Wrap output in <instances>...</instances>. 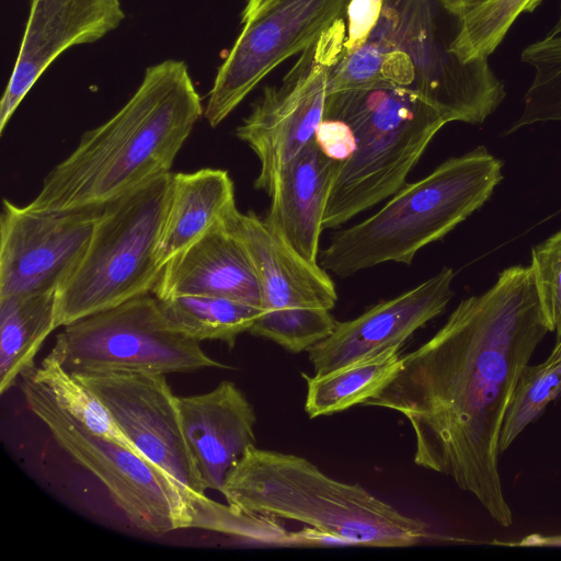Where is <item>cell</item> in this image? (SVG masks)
Here are the masks:
<instances>
[{
  "label": "cell",
  "instance_id": "6da1fadb",
  "mask_svg": "<svg viewBox=\"0 0 561 561\" xmlns=\"http://www.w3.org/2000/svg\"><path fill=\"white\" fill-rule=\"evenodd\" d=\"M550 332L530 266L503 270L463 299L366 407L402 414L416 466L450 477L501 526L513 524L499 470L500 434L524 368Z\"/></svg>",
  "mask_w": 561,
  "mask_h": 561
},
{
  "label": "cell",
  "instance_id": "7a4b0ae2",
  "mask_svg": "<svg viewBox=\"0 0 561 561\" xmlns=\"http://www.w3.org/2000/svg\"><path fill=\"white\" fill-rule=\"evenodd\" d=\"M202 115V100L184 61L167 59L148 67L126 104L82 134L27 206L61 210L104 205L169 173Z\"/></svg>",
  "mask_w": 561,
  "mask_h": 561
},
{
  "label": "cell",
  "instance_id": "3957f363",
  "mask_svg": "<svg viewBox=\"0 0 561 561\" xmlns=\"http://www.w3.org/2000/svg\"><path fill=\"white\" fill-rule=\"evenodd\" d=\"M239 512L299 522L343 543L396 548L427 539L428 525L304 457L249 447L220 492Z\"/></svg>",
  "mask_w": 561,
  "mask_h": 561
},
{
  "label": "cell",
  "instance_id": "277c9868",
  "mask_svg": "<svg viewBox=\"0 0 561 561\" xmlns=\"http://www.w3.org/2000/svg\"><path fill=\"white\" fill-rule=\"evenodd\" d=\"M502 169L484 146L445 160L371 217L335 232L319 265L347 277L386 262L410 264L419 250L485 204L503 179Z\"/></svg>",
  "mask_w": 561,
  "mask_h": 561
},
{
  "label": "cell",
  "instance_id": "5b68a950",
  "mask_svg": "<svg viewBox=\"0 0 561 561\" xmlns=\"http://www.w3.org/2000/svg\"><path fill=\"white\" fill-rule=\"evenodd\" d=\"M324 117L345 122L356 147L336 172L323 229L336 228L397 193L447 124L416 91L397 85L331 93Z\"/></svg>",
  "mask_w": 561,
  "mask_h": 561
},
{
  "label": "cell",
  "instance_id": "8992f818",
  "mask_svg": "<svg viewBox=\"0 0 561 561\" xmlns=\"http://www.w3.org/2000/svg\"><path fill=\"white\" fill-rule=\"evenodd\" d=\"M438 0H385L379 21L356 51L379 72L380 85L416 91L447 123L482 124L506 92L489 59L463 62L438 26Z\"/></svg>",
  "mask_w": 561,
  "mask_h": 561
},
{
  "label": "cell",
  "instance_id": "52a82bcc",
  "mask_svg": "<svg viewBox=\"0 0 561 561\" xmlns=\"http://www.w3.org/2000/svg\"><path fill=\"white\" fill-rule=\"evenodd\" d=\"M171 172L106 203L87 251L56 293V327L152 293Z\"/></svg>",
  "mask_w": 561,
  "mask_h": 561
},
{
  "label": "cell",
  "instance_id": "ba28073f",
  "mask_svg": "<svg viewBox=\"0 0 561 561\" xmlns=\"http://www.w3.org/2000/svg\"><path fill=\"white\" fill-rule=\"evenodd\" d=\"M21 378L28 409L60 448L103 483L130 525L154 536L195 526L193 501L161 469L133 449L90 432L44 386L30 376Z\"/></svg>",
  "mask_w": 561,
  "mask_h": 561
},
{
  "label": "cell",
  "instance_id": "9c48e42d",
  "mask_svg": "<svg viewBox=\"0 0 561 561\" xmlns=\"http://www.w3.org/2000/svg\"><path fill=\"white\" fill-rule=\"evenodd\" d=\"M62 328L48 354L72 374L231 369L207 355L201 342L175 330L154 295L133 298Z\"/></svg>",
  "mask_w": 561,
  "mask_h": 561
},
{
  "label": "cell",
  "instance_id": "30bf717a",
  "mask_svg": "<svg viewBox=\"0 0 561 561\" xmlns=\"http://www.w3.org/2000/svg\"><path fill=\"white\" fill-rule=\"evenodd\" d=\"M345 15L305 49L277 85H270L236 129L260 161L254 187L270 193L284 168L314 138L324 117L331 69L344 53Z\"/></svg>",
  "mask_w": 561,
  "mask_h": 561
},
{
  "label": "cell",
  "instance_id": "8fae6325",
  "mask_svg": "<svg viewBox=\"0 0 561 561\" xmlns=\"http://www.w3.org/2000/svg\"><path fill=\"white\" fill-rule=\"evenodd\" d=\"M350 0H274L244 24L218 68L204 117L221 124L279 64L302 53L343 18Z\"/></svg>",
  "mask_w": 561,
  "mask_h": 561
},
{
  "label": "cell",
  "instance_id": "7c38bea8",
  "mask_svg": "<svg viewBox=\"0 0 561 561\" xmlns=\"http://www.w3.org/2000/svg\"><path fill=\"white\" fill-rule=\"evenodd\" d=\"M72 374V373H71ZM108 409L134 447L170 477L197 506L207 499L190 451L175 396L164 374H72Z\"/></svg>",
  "mask_w": 561,
  "mask_h": 561
},
{
  "label": "cell",
  "instance_id": "4fadbf2b",
  "mask_svg": "<svg viewBox=\"0 0 561 561\" xmlns=\"http://www.w3.org/2000/svg\"><path fill=\"white\" fill-rule=\"evenodd\" d=\"M104 206L37 210L3 198L0 297L57 293L83 257Z\"/></svg>",
  "mask_w": 561,
  "mask_h": 561
},
{
  "label": "cell",
  "instance_id": "5bb4252c",
  "mask_svg": "<svg viewBox=\"0 0 561 561\" xmlns=\"http://www.w3.org/2000/svg\"><path fill=\"white\" fill-rule=\"evenodd\" d=\"M124 18L119 0H31L21 47L0 103V134L57 57L73 46L99 41Z\"/></svg>",
  "mask_w": 561,
  "mask_h": 561
},
{
  "label": "cell",
  "instance_id": "9a60e30c",
  "mask_svg": "<svg viewBox=\"0 0 561 561\" xmlns=\"http://www.w3.org/2000/svg\"><path fill=\"white\" fill-rule=\"evenodd\" d=\"M455 272L444 267L403 294L381 301L308 350L314 375H323L401 345L440 314L454 296Z\"/></svg>",
  "mask_w": 561,
  "mask_h": 561
},
{
  "label": "cell",
  "instance_id": "2e32d148",
  "mask_svg": "<svg viewBox=\"0 0 561 561\" xmlns=\"http://www.w3.org/2000/svg\"><path fill=\"white\" fill-rule=\"evenodd\" d=\"M178 404L202 483L206 490L221 492L229 471L255 445L253 405L229 380L205 393L178 396Z\"/></svg>",
  "mask_w": 561,
  "mask_h": 561
},
{
  "label": "cell",
  "instance_id": "e0dca14e",
  "mask_svg": "<svg viewBox=\"0 0 561 561\" xmlns=\"http://www.w3.org/2000/svg\"><path fill=\"white\" fill-rule=\"evenodd\" d=\"M227 227L242 241L253 262L262 294V309L320 308L331 310L335 286L318 263L296 253L253 211L232 208Z\"/></svg>",
  "mask_w": 561,
  "mask_h": 561
},
{
  "label": "cell",
  "instance_id": "ac0fdd59",
  "mask_svg": "<svg viewBox=\"0 0 561 561\" xmlns=\"http://www.w3.org/2000/svg\"><path fill=\"white\" fill-rule=\"evenodd\" d=\"M152 294L216 296L262 308L253 262L225 219L164 265Z\"/></svg>",
  "mask_w": 561,
  "mask_h": 561
},
{
  "label": "cell",
  "instance_id": "d6986e66",
  "mask_svg": "<svg viewBox=\"0 0 561 561\" xmlns=\"http://www.w3.org/2000/svg\"><path fill=\"white\" fill-rule=\"evenodd\" d=\"M342 161L327 156L313 138L279 173L263 219L305 260L317 263L322 219Z\"/></svg>",
  "mask_w": 561,
  "mask_h": 561
},
{
  "label": "cell",
  "instance_id": "ffe728a7",
  "mask_svg": "<svg viewBox=\"0 0 561 561\" xmlns=\"http://www.w3.org/2000/svg\"><path fill=\"white\" fill-rule=\"evenodd\" d=\"M234 207V186L226 170L204 168L171 173L157 247L161 268L221 222Z\"/></svg>",
  "mask_w": 561,
  "mask_h": 561
},
{
  "label": "cell",
  "instance_id": "44dd1931",
  "mask_svg": "<svg viewBox=\"0 0 561 561\" xmlns=\"http://www.w3.org/2000/svg\"><path fill=\"white\" fill-rule=\"evenodd\" d=\"M56 327V293L0 297V392L34 370L35 357Z\"/></svg>",
  "mask_w": 561,
  "mask_h": 561
},
{
  "label": "cell",
  "instance_id": "7402d4cb",
  "mask_svg": "<svg viewBox=\"0 0 561 561\" xmlns=\"http://www.w3.org/2000/svg\"><path fill=\"white\" fill-rule=\"evenodd\" d=\"M400 347L360 359L323 375L308 376L305 411L310 419L342 412L364 404L398 371Z\"/></svg>",
  "mask_w": 561,
  "mask_h": 561
},
{
  "label": "cell",
  "instance_id": "603a6c76",
  "mask_svg": "<svg viewBox=\"0 0 561 561\" xmlns=\"http://www.w3.org/2000/svg\"><path fill=\"white\" fill-rule=\"evenodd\" d=\"M169 323L198 341H220L233 348L240 334L249 332L262 308L241 301L202 295L158 299Z\"/></svg>",
  "mask_w": 561,
  "mask_h": 561
},
{
  "label": "cell",
  "instance_id": "cb8c5ba5",
  "mask_svg": "<svg viewBox=\"0 0 561 561\" xmlns=\"http://www.w3.org/2000/svg\"><path fill=\"white\" fill-rule=\"evenodd\" d=\"M25 375L44 386L56 403L90 432L139 454L106 405L53 356L47 354L38 367Z\"/></svg>",
  "mask_w": 561,
  "mask_h": 561
},
{
  "label": "cell",
  "instance_id": "d4e9b609",
  "mask_svg": "<svg viewBox=\"0 0 561 561\" xmlns=\"http://www.w3.org/2000/svg\"><path fill=\"white\" fill-rule=\"evenodd\" d=\"M520 59L534 69V77L523 111L506 134L538 123H561V33H548L528 45Z\"/></svg>",
  "mask_w": 561,
  "mask_h": 561
},
{
  "label": "cell",
  "instance_id": "484cf974",
  "mask_svg": "<svg viewBox=\"0 0 561 561\" xmlns=\"http://www.w3.org/2000/svg\"><path fill=\"white\" fill-rule=\"evenodd\" d=\"M542 0H492L459 21L449 50L463 62L489 59L514 22L534 12Z\"/></svg>",
  "mask_w": 561,
  "mask_h": 561
},
{
  "label": "cell",
  "instance_id": "4316f807",
  "mask_svg": "<svg viewBox=\"0 0 561 561\" xmlns=\"http://www.w3.org/2000/svg\"><path fill=\"white\" fill-rule=\"evenodd\" d=\"M561 393V357L527 365L519 376L500 434V453L505 451L519 434Z\"/></svg>",
  "mask_w": 561,
  "mask_h": 561
},
{
  "label": "cell",
  "instance_id": "83f0119b",
  "mask_svg": "<svg viewBox=\"0 0 561 561\" xmlns=\"http://www.w3.org/2000/svg\"><path fill=\"white\" fill-rule=\"evenodd\" d=\"M336 324L328 309H279L263 311L249 332L290 353H300L331 335Z\"/></svg>",
  "mask_w": 561,
  "mask_h": 561
},
{
  "label": "cell",
  "instance_id": "f1b7e54d",
  "mask_svg": "<svg viewBox=\"0 0 561 561\" xmlns=\"http://www.w3.org/2000/svg\"><path fill=\"white\" fill-rule=\"evenodd\" d=\"M530 268L556 342L561 340V229L531 250Z\"/></svg>",
  "mask_w": 561,
  "mask_h": 561
},
{
  "label": "cell",
  "instance_id": "f546056e",
  "mask_svg": "<svg viewBox=\"0 0 561 561\" xmlns=\"http://www.w3.org/2000/svg\"><path fill=\"white\" fill-rule=\"evenodd\" d=\"M385 0H350L346 7V35L343 55L360 48L376 27Z\"/></svg>",
  "mask_w": 561,
  "mask_h": 561
},
{
  "label": "cell",
  "instance_id": "4dcf8cb0",
  "mask_svg": "<svg viewBox=\"0 0 561 561\" xmlns=\"http://www.w3.org/2000/svg\"><path fill=\"white\" fill-rule=\"evenodd\" d=\"M314 139L327 156L339 161L348 159L356 147L351 127L345 122L332 117H323L316 130Z\"/></svg>",
  "mask_w": 561,
  "mask_h": 561
},
{
  "label": "cell",
  "instance_id": "1f68e13d",
  "mask_svg": "<svg viewBox=\"0 0 561 561\" xmlns=\"http://www.w3.org/2000/svg\"><path fill=\"white\" fill-rule=\"evenodd\" d=\"M490 1L492 0H438L445 12L459 21Z\"/></svg>",
  "mask_w": 561,
  "mask_h": 561
},
{
  "label": "cell",
  "instance_id": "d6a6232c",
  "mask_svg": "<svg viewBox=\"0 0 561 561\" xmlns=\"http://www.w3.org/2000/svg\"><path fill=\"white\" fill-rule=\"evenodd\" d=\"M497 545L518 547H561V535L530 534L516 542H497Z\"/></svg>",
  "mask_w": 561,
  "mask_h": 561
},
{
  "label": "cell",
  "instance_id": "836d02e7",
  "mask_svg": "<svg viewBox=\"0 0 561 561\" xmlns=\"http://www.w3.org/2000/svg\"><path fill=\"white\" fill-rule=\"evenodd\" d=\"M274 0H247L241 14L242 25L250 23L262 11H264Z\"/></svg>",
  "mask_w": 561,
  "mask_h": 561
},
{
  "label": "cell",
  "instance_id": "e575fe53",
  "mask_svg": "<svg viewBox=\"0 0 561 561\" xmlns=\"http://www.w3.org/2000/svg\"><path fill=\"white\" fill-rule=\"evenodd\" d=\"M561 357V340L556 342L554 347L552 348L548 359H557Z\"/></svg>",
  "mask_w": 561,
  "mask_h": 561
},
{
  "label": "cell",
  "instance_id": "d590c367",
  "mask_svg": "<svg viewBox=\"0 0 561 561\" xmlns=\"http://www.w3.org/2000/svg\"><path fill=\"white\" fill-rule=\"evenodd\" d=\"M559 33H561V0H560V12L558 15V20H557L554 26L549 32V34H559Z\"/></svg>",
  "mask_w": 561,
  "mask_h": 561
}]
</instances>
